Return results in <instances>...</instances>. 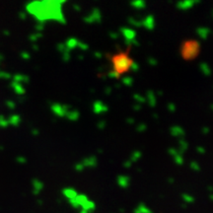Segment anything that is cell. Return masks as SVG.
Returning <instances> with one entry per match:
<instances>
[{
  "label": "cell",
  "instance_id": "6da1fadb",
  "mask_svg": "<svg viewBox=\"0 0 213 213\" xmlns=\"http://www.w3.org/2000/svg\"><path fill=\"white\" fill-rule=\"evenodd\" d=\"M132 65V59L125 53H120L116 54L113 57V72H116L118 75L123 74L127 72L130 69Z\"/></svg>",
  "mask_w": 213,
  "mask_h": 213
}]
</instances>
